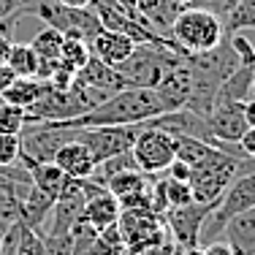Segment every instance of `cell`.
<instances>
[{
    "label": "cell",
    "instance_id": "obj_40",
    "mask_svg": "<svg viewBox=\"0 0 255 255\" xmlns=\"http://www.w3.org/2000/svg\"><path fill=\"white\" fill-rule=\"evenodd\" d=\"M117 3H120V5H123V8H125V11H136V5H138V3H141V0H117Z\"/></svg>",
    "mask_w": 255,
    "mask_h": 255
},
{
    "label": "cell",
    "instance_id": "obj_30",
    "mask_svg": "<svg viewBox=\"0 0 255 255\" xmlns=\"http://www.w3.org/2000/svg\"><path fill=\"white\" fill-rule=\"evenodd\" d=\"M22 155L19 133H0V166H16Z\"/></svg>",
    "mask_w": 255,
    "mask_h": 255
},
{
    "label": "cell",
    "instance_id": "obj_28",
    "mask_svg": "<svg viewBox=\"0 0 255 255\" xmlns=\"http://www.w3.org/2000/svg\"><path fill=\"white\" fill-rule=\"evenodd\" d=\"M163 190H166L168 209H171V206H185V204H193V190H190V182H179V179H168V177H163Z\"/></svg>",
    "mask_w": 255,
    "mask_h": 255
},
{
    "label": "cell",
    "instance_id": "obj_18",
    "mask_svg": "<svg viewBox=\"0 0 255 255\" xmlns=\"http://www.w3.org/2000/svg\"><path fill=\"white\" fill-rule=\"evenodd\" d=\"M253 76H255V65L242 63L239 68H236L234 74L217 87L215 101H236V103H242V101L253 98Z\"/></svg>",
    "mask_w": 255,
    "mask_h": 255
},
{
    "label": "cell",
    "instance_id": "obj_44",
    "mask_svg": "<svg viewBox=\"0 0 255 255\" xmlns=\"http://www.w3.org/2000/svg\"><path fill=\"white\" fill-rule=\"evenodd\" d=\"M226 3H228V8H231V5H234V3H236V0H226Z\"/></svg>",
    "mask_w": 255,
    "mask_h": 255
},
{
    "label": "cell",
    "instance_id": "obj_25",
    "mask_svg": "<svg viewBox=\"0 0 255 255\" xmlns=\"http://www.w3.org/2000/svg\"><path fill=\"white\" fill-rule=\"evenodd\" d=\"M63 38L65 35L60 33V30L46 25L41 33H35V38L30 41V46L35 49L38 60H57L60 57V46H63Z\"/></svg>",
    "mask_w": 255,
    "mask_h": 255
},
{
    "label": "cell",
    "instance_id": "obj_34",
    "mask_svg": "<svg viewBox=\"0 0 255 255\" xmlns=\"http://www.w3.org/2000/svg\"><path fill=\"white\" fill-rule=\"evenodd\" d=\"M14 79H16V74H14V71H11L5 63H0V95H3L5 90L11 87V82H14Z\"/></svg>",
    "mask_w": 255,
    "mask_h": 255
},
{
    "label": "cell",
    "instance_id": "obj_26",
    "mask_svg": "<svg viewBox=\"0 0 255 255\" xmlns=\"http://www.w3.org/2000/svg\"><path fill=\"white\" fill-rule=\"evenodd\" d=\"M95 250H98V255H128V245H125L123 234H120V228L112 226L106 231H98Z\"/></svg>",
    "mask_w": 255,
    "mask_h": 255
},
{
    "label": "cell",
    "instance_id": "obj_32",
    "mask_svg": "<svg viewBox=\"0 0 255 255\" xmlns=\"http://www.w3.org/2000/svg\"><path fill=\"white\" fill-rule=\"evenodd\" d=\"M204 255H236V253L226 239H212L209 245L204 247Z\"/></svg>",
    "mask_w": 255,
    "mask_h": 255
},
{
    "label": "cell",
    "instance_id": "obj_37",
    "mask_svg": "<svg viewBox=\"0 0 255 255\" xmlns=\"http://www.w3.org/2000/svg\"><path fill=\"white\" fill-rule=\"evenodd\" d=\"M8 49H11V38H3V35H0V63H5Z\"/></svg>",
    "mask_w": 255,
    "mask_h": 255
},
{
    "label": "cell",
    "instance_id": "obj_11",
    "mask_svg": "<svg viewBox=\"0 0 255 255\" xmlns=\"http://www.w3.org/2000/svg\"><path fill=\"white\" fill-rule=\"evenodd\" d=\"M120 201L106 190L103 185H98L87 198H84V209H82V220L95 231H106L112 226H117L120 220Z\"/></svg>",
    "mask_w": 255,
    "mask_h": 255
},
{
    "label": "cell",
    "instance_id": "obj_17",
    "mask_svg": "<svg viewBox=\"0 0 255 255\" xmlns=\"http://www.w3.org/2000/svg\"><path fill=\"white\" fill-rule=\"evenodd\" d=\"M27 174H30V182H33V187H38L44 196H49L52 201H57L60 196H63L65 190V182H68L71 177L68 174H63V168L54 166V163H30Z\"/></svg>",
    "mask_w": 255,
    "mask_h": 255
},
{
    "label": "cell",
    "instance_id": "obj_3",
    "mask_svg": "<svg viewBox=\"0 0 255 255\" xmlns=\"http://www.w3.org/2000/svg\"><path fill=\"white\" fill-rule=\"evenodd\" d=\"M16 14H30V16H38L44 19L49 27L60 30L65 38H79V41H93L95 35L103 30L98 14H95L90 5L84 8H74V5H63L57 0H38L33 5H22Z\"/></svg>",
    "mask_w": 255,
    "mask_h": 255
},
{
    "label": "cell",
    "instance_id": "obj_19",
    "mask_svg": "<svg viewBox=\"0 0 255 255\" xmlns=\"http://www.w3.org/2000/svg\"><path fill=\"white\" fill-rule=\"evenodd\" d=\"M44 90H46L44 79H38V76H16L14 82H11V87L0 95V101L14 103V106H19V109H27L44 95Z\"/></svg>",
    "mask_w": 255,
    "mask_h": 255
},
{
    "label": "cell",
    "instance_id": "obj_41",
    "mask_svg": "<svg viewBox=\"0 0 255 255\" xmlns=\"http://www.w3.org/2000/svg\"><path fill=\"white\" fill-rule=\"evenodd\" d=\"M174 3H177V5H182V8H185V5H190L193 0H174Z\"/></svg>",
    "mask_w": 255,
    "mask_h": 255
},
{
    "label": "cell",
    "instance_id": "obj_16",
    "mask_svg": "<svg viewBox=\"0 0 255 255\" xmlns=\"http://www.w3.org/2000/svg\"><path fill=\"white\" fill-rule=\"evenodd\" d=\"M136 8L144 16V22L149 25V30H155L157 35H166L168 38V30H171L174 19L179 16L182 5H177L174 0H141Z\"/></svg>",
    "mask_w": 255,
    "mask_h": 255
},
{
    "label": "cell",
    "instance_id": "obj_24",
    "mask_svg": "<svg viewBox=\"0 0 255 255\" xmlns=\"http://www.w3.org/2000/svg\"><path fill=\"white\" fill-rule=\"evenodd\" d=\"M255 30V0H236L228 8L226 33H245Z\"/></svg>",
    "mask_w": 255,
    "mask_h": 255
},
{
    "label": "cell",
    "instance_id": "obj_35",
    "mask_svg": "<svg viewBox=\"0 0 255 255\" xmlns=\"http://www.w3.org/2000/svg\"><path fill=\"white\" fill-rule=\"evenodd\" d=\"M242 112H245V123H247V128H255V98L242 101Z\"/></svg>",
    "mask_w": 255,
    "mask_h": 255
},
{
    "label": "cell",
    "instance_id": "obj_5",
    "mask_svg": "<svg viewBox=\"0 0 255 255\" xmlns=\"http://www.w3.org/2000/svg\"><path fill=\"white\" fill-rule=\"evenodd\" d=\"M255 206V171H247V174H239L231 185L226 187L220 198H217L215 209L209 212V217L204 220V228H201V236H198V245L212 234H220L223 226L231 220V217L242 215V212L253 209Z\"/></svg>",
    "mask_w": 255,
    "mask_h": 255
},
{
    "label": "cell",
    "instance_id": "obj_15",
    "mask_svg": "<svg viewBox=\"0 0 255 255\" xmlns=\"http://www.w3.org/2000/svg\"><path fill=\"white\" fill-rule=\"evenodd\" d=\"M133 41L123 33H114V30H101L93 41H90V54L103 60L106 65H120L128 54L133 52Z\"/></svg>",
    "mask_w": 255,
    "mask_h": 255
},
{
    "label": "cell",
    "instance_id": "obj_10",
    "mask_svg": "<svg viewBox=\"0 0 255 255\" xmlns=\"http://www.w3.org/2000/svg\"><path fill=\"white\" fill-rule=\"evenodd\" d=\"M117 228L123 234L128 250H130V247H138L144 242L157 239L166 231V223H163L160 215L147 212V209H123L120 212V220H117Z\"/></svg>",
    "mask_w": 255,
    "mask_h": 255
},
{
    "label": "cell",
    "instance_id": "obj_43",
    "mask_svg": "<svg viewBox=\"0 0 255 255\" xmlns=\"http://www.w3.org/2000/svg\"><path fill=\"white\" fill-rule=\"evenodd\" d=\"M253 98H255V76H253Z\"/></svg>",
    "mask_w": 255,
    "mask_h": 255
},
{
    "label": "cell",
    "instance_id": "obj_31",
    "mask_svg": "<svg viewBox=\"0 0 255 255\" xmlns=\"http://www.w3.org/2000/svg\"><path fill=\"white\" fill-rule=\"evenodd\" d=\"M14 255H52V253H49V247L44 245V239H41L33 228L25 226V228H22L19 245H16Z\"/></svg>",
    "mask_w": 255,
    "mask_h": 255
},
{
    "label": "cell",
    "instance_id": "obj_2",
    "mask_svg": "<svg viewBox=\"0 0 255 255\" xmlns=\"http://www.w3.org/2000/svg\"><path fill=\"white\" fill-rule=\"evenodd\" d=\"M168 38L179 46L185 54H201L209 52L226 38V22L220 14L209 8H198V5H185L179 16L174 19Z\"/></svg>",
    "mask_w": 255,
    "mask_h": 255
},
{
    "label": "cell",
    "instance_id": "obj_12",
    "mask_svg": "<svg viewBox=\"0 0 255 255\" xmlns=\"http://www.w3.org/2000/svg\"><path fill=\"white\" fill-rule=\"evenodd\" d=\"M52 163L63 168V174H68L71 179H90V177H93V171H95L93 155H90V149L84 147L79 138L65 141L63 147L54 152Z\"/></svg>",
    "mask_w": 255,
    "mask_h": 255
},
{
    "label": "cell",
    "instance_id": "obj_38",
    "mask_svg": "<svg viewBox=\"0 0 255 255\" xmlns=\"http://www.w3.org/2000/svg\"><path fill=\"white\" fill-rule=\"evenodd\" d=\"M57 3H63V5H74V8H84V5H90L93 0H57Z\"/></svg>",
    "mask_w": 255,
    "mask_h": 255
},
{
    "label": "cell",
    "instance_id": "obj_20",
    "mask_svg": "<svg viewBox=\"0 0 255 255\" xmlns=\"http://www.w3.org/2000/svg\"><path fill=\"white\" fill-rule=\"evenodd\" d=\"M152 177H155V174H144V171H138V168H128V171L114 174V177L109 179L103 187H106V190L112 193L117 201H123V198L133 196V193L147 190L149 182H152Z\"/></svg>",
    "mask_w": 255,
    "mask_h": 255
},
{
    "label": "cell",
    "instance_id": "obj_27",
    "mask_svg": "<svg viewBox=\"0 0 255 255\" xmlns=\"http://www.w3.org/2000/svg\"><path fill=\"white\" fill-rule=\"evenodd\" d=\"M177 250H179L177 242L171 239V234H168V228H166L157 239L144 242V245H138V247H130L128 255H174Z\"/></svg>",
    "mask_w": 255,
    "mask_h": 255
},
{
    "label": "cell",
    "instance_id": "obj_4",
    "mask_svg": "<svg viewBox=\"0 0 255 255\" xmlns=\"http://www.w3.org/2000/svg\"><path fill=\"white\" fill-rule=\"evenodd\" d=\"M182 57L185 54L168 49V46H160V44H136L133 52L120 65H114V68L125 79V87H152L155 90L163 74L171 65H177Z\"/></svg>",
    "mask_w": 255,
    "mask_h": 255
},
{
    "label": "cell",
    "instance_id": "obj_45",
    "mask_svg": "<svg viewBox=\"0 0 255 255\" xmlns=\"http://www.w3.org/2000/svg\"><path fill=\"white\" fill-rule=\"evenodd\" d=\"M174 255H179V250H177V253H174Z\"/></svg>",
    "mask_w": 255,
    "mask_h": 255
},
{
    "label": "cell",
    "instance_id": "obj_14",
    "mask_svg": "<svg viewBox=\"0 0 255 255\" xmlns=\"http://www.w3.org/2000/svg\"><path fill=\"white\" fill-rule=\"evenodd\" d=\"M223 239L234 247L236 255H255V206L231 217L223 226Z\"/></svg>",
    "mask_w": 255,
    "mask_h": 255
},
{
    "label": "cell",
    "instance_id": "obj_21",
    "mask_svg": "<svg viewBox=\"0 0 255 255\" xmlns=\"http://www.w3.org/2000/svg\"><path fill=\"white\" fill-rule=\"evenodd\" d=\"M174 141H177V160L187 163L190 168L204 166V163L217 152V147L201 141V138H193V136H174Z\"/></svg>",
    "mask_w": 255,
    "mask_h": 255
},
{
    "label": "cell",
    "instance_id": "obj_22",
    "mask_svg": "<svg viewBox=\"0 0 255 255\" xmlns=\"http://www.w3.org/2000/svg\"><path fill=\"white\" fill-rule=\"evenodd\" d=\"M5 65L14 71L16 76H38V54L30 44H19V41H11L8 57Z\"/></svg>",
    "mask_w": 255,
    "mask_h": 255
},
{
    "label": "cell",
    "instance_id": "obj_6",
    "mask_svg": "<svg viewBox=\"0 0 255 255\" xmlns=\"http://www.w3.org/2000/svg\"><path fill=\"white\" fill-rule=\"evenodd\" d=\"M130 155H133V160H136L138 171L163 174L171 166L174 157H177V141H174L171 133L144 123L141 130H138V136H136V141H133V147H130Z\"/></svg>",
    "mask_w": 255,
    "mask_h": 255
},
{
    "label": "cell",
    "instance_id": "obj_36",
    "mask_svg": "<svg viewBox=\"0 0 255 255\" xmlns=\"http://www.w3.org/2000/svg\"><path fill=\"white\" fill-rule=\"evenodd\" d=\"M22 0H0V19L3 16H14L16 11H19Z\"/></svg>",
    "mask_w": 255,
    "mask_h": 255
},
{
    "label": "cell",
    "instance_id": "obj_29",
    "mask_svg": "<svg viewBox=\"0 0 255 255\" xmlns=\"http://www.w3.org/2000/svg\"><path fill=\"white\" fill-rule=\"evenodd\" d=\"M25 128V109L14 103H0V133H22Z\"/></svg>",
    "mask_w": 255,
    "mask_h": 255
},
{
    "label": "cell",
    "instance_id": "obj_33",
    "mask_svg": "<svg viewBox=\"0 0 255 255\" xmlns=\"http://www.w3.org/2000/svg\"><path fill=\"white\" fill-rule=\"evenodd\" d=\"M239 149L245 152L247 157H255V128H247L239 138Z\"/></svg>",
    "mask_w": 255,
    "mask_h": 255
},
{
    "label": "cell",
    "instance_id": "obj_39",
    "mask_svg": "<svg viewBox=\"0 0 255 255\" xmlns=\"http://www.w3.org/2000/svg\"><path fill=\"white\" fill-rule=\"evenodd\" d=\"M179 255H204V247H201V245L185 247V250H179Z\"/></svg>",
    "mask_w": 255,
    "mask_h": 255
},
{
    "label": "cell",
    "instance_id": "obj_1",
    "mask_svg": "<svg viewBox=\"0 0 255 255\" xmlns=\"http://www.w3.org/2000/svg\"><path fill=\"white\" fill-rule=\"evenodd\" d=\"M166 103L152 87H125L120 93L109 95L103 103L90 109L87 114H79L74 120L57 123L63 128H95V125H141L155 120L157 114H166Z\"/></svg>",
    "mask_w": 255,
    "mask_h": 255
},
{
    "label": "cell",
    "instance_id": "obj_9",
    "mask_svg": "<svg viewBox=\"0 0 255 255\" xmlns=\"http://www.w3.org/2000/svg\"><path fill=\"white\" fill-rule=\"evenodd\" d=\"M206 125H209V133H212V147L223 149V144H239L242 133L247 130L242 103L215 101L212 112L206 114Z\"/></svg>",
    "mask_w": 255,
    "mask_h": 255
},
{
    "label": "cell",
    "instance_id": "obj_13",
    "mask_svg": "<svg viewBox=\"0 0 255 255\" xmlns=\"http://www.w3.org/2000/svg\"><path fill=\"white\" fill-rule=\"evenodd\" d=\"M76 79L84 84H90V87H95V90H101V93H106V95H114V93H120V90H125V79L120 76V71L114 68V65H106L103 60L93 57V54H90V60L82 65V71L76 74Z\"/></svg>",
    "mask_w": 255,
    "mask_h": 255
},
{
    "label": "cell",
    "instance_id": "obj_7",
    "mask_svg": "<svg viewBox=\"0 0 255 255\" xmlns=\"http://www.w3.org/2000/svg\"><path fill=\"white\" fill-rule=\"evenodd\" d=\"M144 125V123H141ZM141 125H95V128H76V138L90 149L95 166L106 157L130 152Z\"/></svg>",
    "mask_w": 255,
    "mask_h": 255
},
{
    "label": "cell",
    "instance_id": "obj_8",
    "mask_svg": "<svg viewBox=\"0 0 255 255\" xmlns=\"http://www.w3.org/2000/svg\"><path fill=\"white\" fill-rule=\"evenodd\" d=\"M212 209H215V204H196L193 201V204H185V206H171V209L163 212V223H166L168 234L177 242L179 250L198 245L204 220L209 217Z\"/></svg>",
    "mask_w": 255,
    "mask_h": 255
},
{
    "label": "cell",
    "instance_id": "obj_23",
    "mask_svg": "<svg viewBox=\"0 0 255 255\" xmlns=\"http://www.w3.org/2000/svg\"><path fill=\"white\" fill-rule=\"evenodd\" d=\"M90 60V44L87 41H79V38H63V46H60V68L68 71V74H79L82 65Z\"/></svg>",
    "mask_w": 255,
    "mask_h": 255
},
{
    "label": "cell",
    "instance_id": "obj_42",
    "mask_svg": "<svg viewBox=\"0 0 255 255\" xmlns=\"http://www.w3.org/2000/svg\"><path fill=\"white\" fill-rule=\"evenodd\" d=\"M0 250H3V226H0Z\"/></svg>",
    "mask_w": 255,
    "mask_h": 255
}]
</instances>
